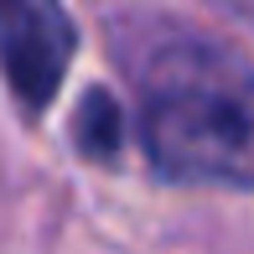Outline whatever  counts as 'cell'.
Segmentation results:
<instances>
[{"label":"cell","mask_w":254,"mask_h":254,"mask_svg":"<svg viewBox=\"0 0 254 254\" xmlns=\"http://www.w3.org/2000/svg\"><path fill=\"white\" fill-rule=\"evenodd\" d=\"M140 145L171 182L254 187V67L207 37L161 42L140 63Z\"/></svg>","instance_id":"obj_1"},{"label":"cell","mask_w":254,"mask_h":254,"mask_svg":"<svg viewBox=\"0 0 254 254\" xmlns=\"http://www.w3.org/2000/svg\"><path fill=\"white\" fill-rule=\"evenodd\" d=\"M78 31L57 0H0V73L26 114H42L63 88Z\"/></svg>","instance_id":"obj_2"},{"label":"cell","mask_w":254,"mask_h":254,"mask_svg":"<svg viewBox=\"0 0 254 254\" xmlns=\"http://www.w3.org/2000/svg\"><path fill=\"white\" fill-rule=\"evenodd\" d=\"M73 140H78V151L94 156V161H109L120 151V104L104 94V88L83 94V104L73 114Z\"/></svg>","instance_id":"obj_3"}]
</instances>
